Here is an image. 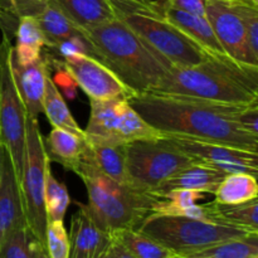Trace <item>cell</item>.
Here are the masks:
<instances>
[{
	"instance_id": "1",
	"label": "cell",
	"mask_w": 258,
	"mask_h": 258,
	"mask_svg": "<svg viewBox=\"0 0 258 258\" xmlns=\"http://www.w3.org/2000/svg\"><path fill=\"white\" fill-rule=\"evenodd\" d=\"M128 102L163 135L184 136L258 153V136L247 133L236 118L237 112L247 106L156 93L133 96Z\"/></svg>"
},
{
	"instance_id": "2",
	"label": "cell",
	"mask_w": 258,
	"mask_h": 258,
	"mask_svg": "<svg viewBox=\"0 0 258 258\" xmlns=\"http://www.w3.org/2000/svg\"><path fill=\"white\" fill-rule=\"evenodd\" d=\"M149 93L248 106L258 103V67L228 55H207L196 66L171 67Z\"/></svg>"
},
{
	"instance_id": "3",
	"label": "cell",
	"mask_w": 258,
	"mask_h": 258,
	"mask_svg": "<svg viewBox=\"0 0 258 258\" xmlns=\"http://www.w3.org/2000/svg\"><path fill=\"white\" fill-rule=\"evenodd\" d=\"M86 34L96 59L110 68L134 96L151 92L171 68L117 17Z\"/></svg>"
},
{
	"instance_id": "4",
	"label": "cell",
	"mask_w": 258,
	"mask_h": 258,
	"mask_svg": "<svg viewBox=\"0 0 258 258\" xmlns=\"http://www.w3.org/2000/svg\"><path fill=\"white\" fill-rule=\"evenodd\" d=\"M75 174L83 181L88 194V203L81 206L108 234L118 229L138 228L158 199L149 191L120 184L103 174L91 159L88 145Z\"/></svg>"
},
{
	"instance_id": "5",
	"label": "cell",
	"mask_w": 258,
	"mask_h": 258,
	"mask_svg": "<svg viewBox=\"0 0 258 258\" xmlns=\"http://www.w3.org/2000/svg\"><path fill=\"white\" fill-rule=\"evenodd\" d=\"M110 2L116 17L130 27L170 67L199 64L208 55L164 18L159 4L158 8H150L131 0Z\"/></svg>"
},
{
	"instance_id": "6",
	"label": "cell",
	"mask_w": 258,
	"mask_h": 258,
	"mask_svg": "<svg viewBox=\"0 0 258 258\" xmlns=\"http://www.w3.org/2000/svg\"><path fill=\"white\" fill-rule=\"evenodd\" d=\"M136 229L180 257L228 239L258 234L231 224L159 213L148 214Z\"/></svg>"
},
{
	"instance_id": "7",
	"label": "cell",
	"mask_w": 258,
	"mask_h": 258,
	"mask_svg": "<svg viewBox=\"0 0 258 258\" xmlns=\"http://www.w3.org/2000/svg\"><path fill=\"white\" fill-rule=\"evenodd\" d=\"M49 169L50 160L45 151L38 120L27 117L24 166L19 180L20 197L25 223L33 237L44 247L48 224L44 207V190L45 179Z\"/></svg>"
},
{
	"instance_id": "8",
	"label": "cell",
	"mask_w": 258,
	"mask_h": 258,
	"mask_svg": "<svg viewBox=\"0 0 258 258\" xmlns=\"http://www.w3.org/2000/svg\"><path fill=\"white\" fill-rule=\"evenodd\" d=\"M193 161L164 138L126 144V169L131 185L149 193Z\"/></svg>"
},
{
	"instance_id": "9",
	"label": "cell",
	"mask_w": 258,
	"mask_h": 258,
	"mask_svg": "<svg viewBox=\"0 0 258 258\" xmlns=\"http://www.w3.org/2000/svg\"><path fill=\"white\" fill-rule=\"evenodd\" d=\"M12 45V40L3 35L0 43V145L7 150L19 181L24 166L27 111L13 80Z\"/></svg>"
},
{
	"instance_id": "10",
	"label": "cell",
	"mask_w": 258,
	"mask_h": 258,
	"mask_svg": "<svg viewBox=\"0 0 258 258\" xmlns=\"http://www.w3.org/2000/svg\"><path fill=\"white\" fill-rule=\"evenodd\" d=\"M42 53L48 59H52L58 67L64 70L72 78L75 85L78 86L90 100L107 101L115 98L128 100L134 96L110 68L91 55L80 54L64 60H55L47 53Z\"/></svg>"
},
{
	"instance_id": "11",
	"label": "cell",
	"mask_w": 258,
	"mask_h": 258,
	"mask_svg": "<svg viewBox=\"0 0 258 258\" xmlns=\"http://www.w3.org/2000/svg\"><path fill=\"white\" fill-rule=\"evenodd\" d=\"M163 138L196 161L224 174L246 173L254 176L258 174V153L184 136L163 135Z\"/></svg>"
},
{
	"instance_id": "12",
	"label": "cell",
	"mask_w": 258,
	"mask_h": 258,
	"mask_svg": "<svg viewBox=\"0 0 258 258\" xmlns=\"http://www.w3.org/2000/svg\"><path fill=\"white\" fill-rule=\"evenodd\" d=\"M206 18L208 19L217 39L228 57L239 63L257 66L246 42V34L238 17L228 0H204Z\"/></svg>"
},
{
	"instance_id": "13",
	"label": "cell",
	"mask_w": 258,
	"mask_h": 258,
	"mask_svg": "<svg viewBox=\"0 0 258 258\" xmlns=\"http://www.w3.org/2000/svg\"><path fill=\"white\" fill-rule=\"evenodd\" d=\"M25 223L19 181L7 150L0 145V247L7 237Z\"/></svg>"
},
{
	"instance_id": "14",
	"label": "cell",
	"mask_w": 258,
	"mask_h": 258,
	"mask_svg": "<svg viewBox=\"0 0 258 258\" xmlns=\"http://www.w3.org/2000/svg\"><path fill=\"white\" fill-rule=\"evenodd\" d=\"M12 52V49H10ZM13 80L27 111V117L38 120L43 113V98L45 93V80L49 72L44 57L27 66H20L10 55Z\"/></svg>"
},
{
	"instance_id": "15",
	"label": "cell",
	"mask_w": 258,
	"mask_h": 258,
	"mask_svg": "<svg viewBox=\"0 0 258 258\" xmlns=\"http://www.w3.org/2000/svg\"><path fill=\"white\" fill-rule=\"evenodd\" d=\"M78 212L71 219L70 258H95L111 243L110 234L100 228L91 219L81 203Z\"/></svg>"
},
{
	"instance_id": "16",
	"label": "cell",
	"mask_w": 258,
	"mask_h": 258,
	"mask_svg": "<svg viewBox=\"0 0 258 258\" xmlns=\"http://www.w3.org/2000/svg\"><path fill=\"white\" fill-rule=\"evenodd\" d=\"M158 4L160 5L161 14L164 15V18L175 25L179 30H181L207 54L227 55L206 17L189 14V13L174 9V8L166 7L159 2Z\"/></svg>"
},
{
	"instance_id": "17",
	"label": "cell",
	"mask_w": 258,
	"mask_h": 258,
	"mask_svg": "<svg viewBox=\"0 0 258 258\" xmlns=\"http://www.w3.org/2000/svg\"><path fill=\"white\" fill-rule=\"evenodd\" d=\"M227 174L194 160L189 165L184 166L181 170L174 174L171 178L164 181L156 190L151 194L165 193L170 190H194L204 194H214L217 186Z\"/></svg>"
},
{
	"instance_id": "18",
	"label": "cell",
	"mask_w": 258,
	"mask_h": 258,
	"mask_svg": "<svg viewBox=\"0 0 258 258\" xmlns=\"http://www.w3.org/2000/svg\"><path fill=\"white\" fill-rule=\"evenodd\" d=\"M122 98L107 101L90 100V120L85 130L88 141L123 144L118 136V103ZM126 145V144H125Z\"/></svg>"
},
{
	"instance_id": "19",
	"label": "cell",
	"mask_w": 258,
	"mask_h": 258,
	"mask_svg": "<svg viewBox=\"0 0 258 258\" xmlns=\"http://www.w3.org/2000/svg\"><path fill=\"white\" fill-rule=\"evenodd\" d=\"M43 141L50 161L60 164L66 170L73 173L77 170L87 148L86 136H78L63 128L53 127L47 138L43 136Z\"/></svg>"
},
{
	"instance_id": "20",
	"label": "cell",
	"mask_w": 258,
	"mask_h": 258,
	"mask_svg": "<svg viewBox=\"0 0 258 258\" xmlns=\"http://www.w3.org/2000/svg\"><path fill=\"white\" fill-rule=\"evenodd\" d=\"M15 45H12L13 59L20 66H27L42 57L43 48L47 47V38L33 17H19L14 34Z\"/></svg>"
},
{
	"instance_id": "21",
	"label": "cell",
	"mask_w": 258,
	"mask_h": 258,
	"mask_svg": "<svg viewBox=\"0 0 258 258\" xmlns=\"http://www.w3.org/2000/svg\"><path fill=\"white\" fill-rule=\"evenodd\" d=\"M63 13L81 29L88 30L115 19L110 0H55Z\"/></svg>"
},
{
	"instance_id": "22",
	"label": "cell",
	"mask_w": 258,
	"mask_h": 258,
	"mask_svg": "<svg viewBox=\"0 0 258 258\" xmlns=\"http://www.w3.org/2000/svg\"><path fill=\"white\" fill-rule=\"evenodd\" d=\"M87 145L91 159L103 174L117 183L131 185L126 169L125 144H106L87 140Z\"/></svg>"
},
{
	"instance_id": "23",
	"label": "cell",
	"mask_w": 258,
	"mask_h": 258,
	"mask_svg": "<svg viewBox=\"0 0 258 258\" xmlns=\"http://www.w3.org/2000/svg\"><path fill=\"white\" fill-rule=\"evenodd\" d=\"M43 113L47 116L48 121L53 127L63 128V130L70 131V133L76 134L78 136H85V130L80 127L77 121L73 117L64 98L60 95L57 85L50 76V71L48 72L47 80H45Z\"/></svg>"
},
{
	"instance_id": "24",
	"label": "cell",
	"mask_w": 258,
	"mask_h": 258,
	"mask_svg": "<svg viewBox=\"0 0 258 258\" xmlns=\"http://www.w3.org/2000/svg\"><path fill=\"white\" fill-rule=\"evenodd\" d=\"M110 237L135 258H180L175 252L138 229H118L110 233Z\"/></svg>"
},
{
	"instance_id": "25",
	"label": "cell",
	"mask_w": 258,
	"mask_h": 258,
	"mask_svg": "<svg viewBox=\"0 0 258 258\" xmlns=\"http://www.w3.org/2000/svg\"><path fill=\"white\" fill-rule=\"evenodd\" d=\"M35 20L39 24L44 37L47 38V47H50L60 40L67 39V38L86 33V30L81 29L60 10L55 0L50 2L43 9V12L35 17Z\"/></svg>"
},
{
	"instance_id": "26",
	"label": "cell",
	"mask_w": 258,
	"mask_h": 258,
	"mask_svg": "<svg viewBox=\"0 0 258 258\" xmlns=\"http://www.w3.org/2000/svg\"><path fill=\"white\" fill-rule=\"evenodd\" d=\"M218 204H239L257 199V176L246 173L227 174L214 191Z\"/></svg>"
},
{
	"instance_id": "27",
	"label": "cell",
	"mask_w": 258,
	"mask_h": 258,
	"mask_svg": "<svg viewBox=\"0 0 258 258\" xmlns=\"http://www.w3.org/2000/svg\"><path fill=\"white\" fill-rule=\"evenodd\" d=\"M118 136L123 144H128L139 140H159L163 134L149 125L127 98H122L118 103Z\"/></svg>"
},
{
	"instance_id": "28",
	"label": "cell",
	"mask_w": 258,
	"mask_h": 258,
	"mask_svg": "<svg viewBox=\"0 0 258 258\" xmlns=\"http://www.w3.org/2000/svg\"><path fill=\"white\" fill-rule=\"evenodd\" d=\"M258 257V234L228 239L180 258H253Z\"/></svg>"
},
{
	"instance_id": "29",
	"label": "cell",
	"mask_w": 258,
	"mask_h": 258,
	"mask_svg": "<svg viewBox=\"0 0 258 258\" xmlns=\"http://www.w3.org/2000/svg\"><path fill=\"white\" fill-rule=\"evenodd\" d=\"M71 203L72 199L67 186L58 181L49 169L45 179L44 190V207L48 222L63 221Z\"/></svg>"
},
{
	"instance_id": "30",
	"label": "cell",
	"mask_w": 258,
	"mask_h": 258,
	"mask_svg": "<svg viewBox=\"0 0 258 258\" xmlns=\"http://www.w3.org/2000/svg\"><path fill=\"white\" fill-rule=\"evenodd\" d=\"M219 217L222 222L231 226L241 227L258 233V202L257 199L239 204H218Z\"/></svg>"
},
{
	"instance_id": "31",
	"label": "cell",
	"mask_w": 258,
	"mask_h": 258,
	"mask_svg": "<svg viewBox=\"0 0 258 258\" xmlns=\"http://www.w3.org/2000/svg\"><path fill=\"white\" fill-rule=\"evenodd\" d=\"M37 239L27 224L18 227L3 242L0 258H33V247Z\"/></svg>"
},
{
	"instance_id": "32",
	"label": "cell",
	"mask_w": 258,
	"mask_h": 258,
	"mask_svg": "<svg viewBox=\"0 0 258 258\" xmlns=\"http://www.w3.org/2000/svg\"><path fill=\"white\" fill-rule=\"evenodd\" d=\"M231 4L242 20L247 47L252 57L258 60V8L239 2H231Z\"/></svg>"
},
{
	"instance_id": "33",
	"label": "cell",
	"mask_w": 258,
	"mask_h": 258,
	"mask_svg": "<svg viewBox=\"0 0 258 258\" xmlns=\"http://www.w3.org/2000/svg\"><path fill=\"white\" fill-rule=\"evenodd\" d=\"M45 249L49 258H70V238L63 221L48 222Z\"/></svg>"
},
{
	"instance_id": "34",
	"label": "cell",
	"mask_w": 258,
	"mask_h": 258,
	"mask_svg": "<svg viewBox=\"0 0 258 258\" xmlns=\"http://www.w3.org/2000/svg\"><path fill=\"white\" fill-rule=\"evenodd\" d=\"M50 2L53 0H12L10 4L14 8L18 17L35 18Z\"/></svg>"
},
{
	"instance_id": "35",
	"label": "cell",
	"mask_w": 258,
	"mask_h": 258,
	"mask_svg": "<svg viewBox=\"0 0 258 258\" xmlns=\"http://www.w3.org/2000/svg\"><path fill=\"white\" fill-rule=\"evenodd\" d=\"M236 118L247 133L258 136V103L242 108L237 112Z\"/></svg>"
},
{
	"instance_id": "36",
	"label": "cell",
	"mask_w": 258,
	"mask_h": 258,
	"mask_svg": "<svg viewBox=\"0 0 258 258\" xmlns=\"http://www.w3.org/2000/svg\"><path fill=\"white\" fill-rule=\"evenodd\" d=\"M161 4L181 10V12L189 13V14L206 17V3H204V0H164Z\"/></svg>"
},
{
	"instance_id": "37",
	"label": "cell",
	"mask_w": 258,
	"mask_h": 258,
	"mask_svg": "<svg viewBox=\"0 0 258 258\" xmlns=\"http://www.w3.org/2000/svg\"><path fill=\"white\" fill-rule=\"evenodd\" d=\"M111 251H112V258H135L130 252L126 251L122 246H120V244L113 241L112 244H111Z\"/></svg>"
},
{
	"instance_id": "38",
	"label": "cell",
	"mask_w": 258,
	"mask_h": 258,
	"mask_svg": "<svg viewBox=\"0 0 258 258\" xmlns=\"http://www.w3.org/2000/svg\"><path fill=\"white\" fill-rule=\"evenodd\" d=\"M33 258H49L45 247L42 246L38 241L34 242V247H33Z\"/></svg>"
},
{
	"instance_id": "39",
	"label": "cell",
	"mask_w": 258,
	"mask_h": 258,
	"mask_svg": "<svg viewBox=\"0 0 258 258\" xmlns=\"http://www.w3.org/2000/svg\"><path fill=\"white\" fill-rule=\"evenodd\" d=\"M131 2L139 3V4L146 5V7H150V8H158L159 7L158 3L153 2V0H131Z\"/></svg>"
},
{
	"instance_id": "40",
	"label": "cell",
	"mask_w": 258,
	"mask_h": 258,
	"mask_svg": "<svg viewBox=\"0 0 258 258\" xmlns=\"http://www.w3.org/2000/svg\"><path fill=\"white\" fill-rule=\"evenodd\" d=\"M111 244H112V241H111L110 246H108L107 248L105 249V251L101 252V253L98 254L97 257H95V258H112V251H111Z\"/></svg>"
},
{
	"instance_id": "41",
	"label": "cell",
	"mask_w": 258,
	"mask_h": 258,
	"mask_svg": "<svg viewBox=\"0 0 258 258\" xmlns=\"http://www.w3.org/2000/svg\"><path fill=\"white\" fill-rule=\"evenodd\" d=\"M244 4H248L252 5V7H256L258 8V0H243Z\"/></svg>"
},
{
	"instance_id": "42",
	"label": "cell",
	"mask_w": 258,
	"mask_h": 258,
	"mask_svg": "<svg viewBox=\"0 0 258 258\" xmlns=\"http://www.w3.org/2000/svg\"><path fill=\"white\" fill-rule=\"evenodd\" d=\"M228 2H239V3H243V0H228Z\"/></svg>"
},
{
	"instance_id": "43",
	"label": "cell",
	"mask_w": 258,
	"mask_h": 258,
	"mask_svg": "<svg viewBox=\"0 0 258 258\" xmlns=\"http://www.w3.org/2000/svg\"><path fill=\"white\" fill-rule=\"evenodd\" d=\"M4 2H8V3H12V0H4Z\"/></svg>"
},
{
	"instance_id": "44",
	"label": "cell",
	"mask_w": 258,
	"mask_h": 258,
	"mask_svg": "<svg viewBox=\"0 0 258 258\" xmlns=\"http://www.w3.org/2000/svg\"><path fill=\"white\" fill-rule=\"evenodd\" d=\"M253 258H258V257H253Z\"/></svg>"
}]
</instances>
